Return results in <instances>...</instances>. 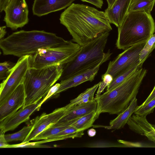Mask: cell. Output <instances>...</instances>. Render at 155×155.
I'll list each match as a JSON object with an SVG mask.
<instances>
[{"mask_svg":"<svg viewBox=\"0 0 155 155\" xmlns=\"http://www.w3.org/2000/svg\"><path fill=\"white\" fill-rule=\"evenodd\" d=\"M155 0H132L128 12H142L150 14Z\"/></svg>","mask_w":155,"mask_h":155,"instance_id":"23","label":"cell"},{"mask_svg":"<svg viewBox=\"0 0 155 155\" xmlns=\"http://www.w3.org/2000/svg\"><path fill=\"white\" fill-rule=\"evenodd\" d=\"M155 98V85L152 91L145 101L140 105V107H142L146 105L151 100Z\"/></svg>","mask_w":155,"mask_h":155,"instance_id":"35","label":"cell"},{"mask_svg":"<svg viewBox=\"0 0 155 155\" xmlns=\"http://www.w3.org/2000/svg\"><path fill=\"white\" fill-rule=\"evenodd\" d=\"M118 144L103 141H97L90 143L87 147H121Z\"/></svg>","mask_w":155,"mask_h":155,"instance_id":"32","label":"cell"},{"mask_svg":"<svg viewBox=\"0 0 155 155\" xmlns=\"http://www.w3.org/2000/svg\"><path fill=\"white\" fill-rule=\"evenodd\" d=\"M100 83V81L87 89L77 97L71 100L70 103L64 107L66 110H69L77 105L93 100L94 93L98 88Z\"/></svg>","mask_w":155,"mask_h":155,"instance_id":"20","label":"cell"},{"mask_svg":"<svg viewBox=\"0 0 155 155\" xmlns=\"http://www.w3.org/2000/svg\"><path fill=\"white\" fill-rule=\"evenodd\" d=\"M132 0H116L112 6L105 12L110 23L118 27L127 14Z\"/></svg>","mask_w":155,"mask_h":155,"instance_id":"17","label":"cell"},{"mask_svg":"<svg viewBox=\"0 0 155 155\" xmlns=\"http://www.w3.org/2000/svg\"><path fill=\"white\" fill-rule=\"evenodd\" d=\"M109 32L102 34L86 44L81 46L76 55L63 65L59 80L67 79L72 76L93 68L105 57L104 52Z\"/></svg>","mask_w":155,"mask_h":155,"instance_id":"5","label":"cell"},{"mask_svg":"<svg viewBox=\"0 0 155 155\" xmlns=\"http://www.w3.org/2000/svg\"><path fill=\"white\" fill-rule=\"evenodd\" d=\"M147 73L142 67L112 90L95 97L97 116L104 113L118 115L126 109L136 97Z\"/></svg>","mask_w":155,"mask_h":155,"instance_id":"3","label":"cell"},{"mask_svg":"<svg viewBox=\"0 0 155 155\" xmlns=\"http://www.w3.org/2000/svg\"><path fill=\"white\" fill-rule=\"evenodd\" d=\"M101 78L102 81H100L95 97L99 96L105 88L111 83L113 79L112 76L108 74L104 73L103 74Z\"/></svg>","mask_w":155,"mask_h":155,"instance_id":"30","label":"cell"},{"mask_svg":"<svg viewBox=\"0 0 155 155\" xmlns=\"http://www.w3.org/2000/svg\"><path fill=\"white\" fill-rule=\"evenodd\" d=\"M108 3V8L111 7L116 0H106Z\"/></svg>","mask_w":155,"mask_h":155,"instance_id":"40","label":"cell"},{"mask_svg":"<svg viewBox=\"0 0 155 155\" xmlns=\"http://www.w3.org/2000/svg\"><path fill=\"white\" fill-rule=\"evenodd\" d=\"M142 65L140 63L134 65L114 78L111 83L107 87L106 91H110L119 85L137 70L142 68Z\"/></svg>","mask_w":155,"mask_h":155,"instance_id":"25","label":"cell"},{"mask_svg":"<svg viewBox=\"0 0 155 155\" xmlns=\"http://www.w3.org/2000/svg\"><path fill=\"white\" fill-rule=\"evenodd\" d=\"M155 108V98L146 105L142 107L137 106L134 114L140 116H146L152 113Z\"/></svg>","mask_w":155,"mask_h":155,"instance_id":"28","label":"cell"},{"mask_svg":"<svg viewBox=\"0 0 155 155\" xmlns=\"http://www.w3.org/2000/svg\"><path fill=\"white\" fill-rule=\"evenodd\" d=\"M63 65L41 68L30 67L23 81L25 95L23 107L37 103L45 97L50 89L59 80Z\"/></svg>","mask_w":155,"mask_h":155,"instance_id":"6","label":"cell"},{"mask_svg":"<svg viewBox=\"0 0 155 155\" xmlns=\"http://www.w3.org/2000/svg\"><path fill=\"white\" fill-rule=\"evenodd\" d=\"M137 100L135 97L126 109L118 114L115 119L110 121L109 126H105L104 127L109 130H118L123 128L134 113L137 106Z\"/></svg>","mask_w":155,"mask_h":155,"instance_id":"19","label":"cell"},{"mask_svg":"<svg viewBox=\"0 0 155 155\" xmlns=\"http://www.w3.org/2000/svg\"><path fill=\"white\" fill-rule=\"evenodd\" d=\"M74 0H35L32 12L38 17L59 11L69 7Z\"/></svg>","mask_w":155,"mask_h":155,"instance_id":"15","label":"cell"},{"mask_svg":"<svg viewBox=\"0 0 155 155\" xmlns=\"http://www.w3.org/2000/svg\"><path fill=\"white\" fill-rule=\"evenodd\" d=\"M84 131H78L74 127L70 126L55 135L46 140L47 142L67 138L81 137L84 134Z\"/></svg>","mask_w":155,"mask_h":155,"instance_id":"24","label":"cell"},{"mask_svg":"<svg viewBox=\"0 0 155 155\" xmlns=\"http://www.w3.org/2000/svg\"><path fill=\"white\" fill-rule=\"evenodd\" d=\"M43 99L37 103L22 107L16 112L0 121V132L4 133L15 129L22 123L27 121L36 110H39Z\"/></svg>","mask_w":155,"mask_h":155,"instance_id":"11","label":"cell"},{"mask_svg":"<svg viewBox=\"0 0 155 155\" xmlns=\"http://www.w3.org/2000/svg\"><path fill=\"white\" fill-rule=\"evenodd\" d=\"M16 63L5 61L0 63V80L5 79L10 74Z\"/></svg>","mask_w":155,"mask_h":155,"instance_id":"29","label":"cell"},{"mask_svg":"<svg viewBox=\"0 0 155 155\" xmlns=\"http://www.w3.org/2000/svg\"><path fill=\"white\" fill-rule=\"evenodd\" d=\"M60 86V83H57L52 87L49 90L46 96L43 99L41 105L48 98L53 96L54 94L58 91Z\"/></svg>","mask_w":155,"mask_h":155,"instance_id":"33","label":"cell"},{"mask_svg":"<svg viewBox=\"0 0 155 155\" xmlns=\"http://www.w3.org/2000/svg\"><path fill=\"white\" fill-rule=\"evenodd\" d=\"M96 111H93L78 118L71 126L80 131H84L91 127L93 126L95 121L99 117Z\"/></svg>","mask_w":155,"mask_h":155,"instance_id":"22","label":"cell"},{"mask_svg":"<svg viewBox=\"0 0 155 155\" xmlns=\"http://www.w3.org/2000/svg\"><path fill=\"white\" fill-rule=\"evenodd\" d=\"M83 2H86L91 3L97 7L101 8L103 4L102 0H81Z\"/></svg>","mask_w":155,"mask_h":155,"instance_id":"34","label":"cell"},{"mask_svg":"<svg viewBox=\"0 0 155 155\" xmlns=\"http://www.w3.org/2000/svg\"><path fill=\"white\" fill-rule=\"evenodd\" d=\"M59 20L71 40L81 46L112 29L105 12L83 4L72 3L61 13Z\"/></svg>","mask_w":155,"mask_h":155,"instance_id":"1","label":"cell"},{"mask_svg":"<svg viewBox=\"0 0 155 155\" xmlns=\"http://www.w3.org/2000/svg\"><path fill=\"white\" fill-rule=\"evenodd\" d=\"M4 133L0 132V148H7L9 144L6 140Z\"/></svg>","mask_w":155,"mask_h":155,"instance_id":"36","label":"cell"},{"mask_svg":"<svg viewBox=\"0 0 155 155\" xmlns=\"http://www.w3.org/2000/svg\"><path fill=\"white\" fill-rule=\"evenodd\" d=\"M87 133L89 136L93 137L96 135V131L94 129L91 128L88 130Z\"/></svg>","mask_w":155,"mask_h":155,"instance_id":"39","label":"cell"},{"mask_svg":"<svg viewBox=\"0 0 155 155\" xmlns=\"http://www.w3.org/2000/svg\"><path fill=\"white\" fill-rule=\"evenodd\" d=\"M66 111L64 107L55 109L51 113H43L34 121L32 128L25 139L22 142H29L38 134L58 122Z\"/></svg>","mask_w":155,"mask_h":155,"instance_id":"12","label":"cell"},{"mask_svg":"<svg viewBox=\"0 0 155 155\" xmlns=\"http://www.w3.org/2000/svg\"><path fill=\"white\" fill-rule=\"evenodd\" d=\"M146 43L135 45L124 50L109 62L105 74L111 75L114 78L134 65L140 64V54Z\"/></svg>","mask_w":155,"mask_h":155,"instance_id":"9","label":"cell"},{"mask_svg":"<svg viewBox=\"0 0 155 155\" xmlns=\"http://www.w3.org/2000/svg\"><path fill=\"white\" fill-rule=\"evenodd\" d=\"M50 147L38 143L37 142L30 143L29 142H22L20 144H8L7 148H49Z\"/></svg>","mask_w":155,"mask_h":155,"instance_id":"31","label":"cell"},{"mask_svg":"<svg viewBox=\"0 0 155 155\" xmlns=\"http://www.w3.org/2000/svg\"><path fill=\"white\" fill-rule=\"evenodd\" d=\"M4 11L3 20L12 30L22 28L28 22V10L25 0H10Z\"/></svg>","mask_w":155,"mask_h":155,"instance_id":"10","label":"cell"},{"mask_svg":"<svg viewBox=\"0 0 155 155\" xmlns=\"http://www.w3.org/2000/svg\"><path fill=\"white\" fill-rule=\"evenodd\" d=\"M33 125L32 124L24 127L19 131L12 134H5V136L8 142L19 140L23 142L31 132Z\"/></svg>","mask_w":155,"mask_h":155,"instance_id":"26","label":"cell"},{"mask_svg":"<svg viewBox=\"0 0 155 155\" xmlns=\"http://www.w3.org/2000/svg\"><path fill=\"white\" fill-rule=\"evenodd\" d=\"M30 55L19 58L7 77L0 84V104L3 103L17 87L23 83L30 67Z\"/></svg>","mask_w":155,"mask_h":155,"instance_id":"8","label":"cell"},{"mask_svg":"<svg viewBox=\"0 0 155 155\" xmlns=\"http://www.w3.org/2000/svg\"><path fill=\"white\" fill-rule=\"evenodd\" d=\"M97 102L94 98L93 100L77 105L67 110L57 123H63L75 120L93 111H96Z\"/></svg>","mask_w":155,"mask_h":155,"instance_id":"18","label":"cell"},{"mask_svg":"<svg viewBox=\"0 0 155 155\" xmlns=\"http://www.w3.org/2000/svg\"><path fill=\"white\" fill-rule=\"evenodd\" d=\"M6 26H1L0 27V40L3 38L6 33Z\"/></svg>","mask_w":155,"mask_h":155,"instance_id":"38","label":"cell"},{"mask_svg":"<svg viewBox=\"0 0 155 155\" xmlns=\"http://www.w3.org/2000/svg\"><path fill=\"white\" fill-rule=\"evenodd\" d=\"M116 45L125 50L135 45L146 43L155 31V23L150 14L128 12L118 27Z\"/></svg>","mask_w":155,"mask_h":155,"instance_id":"4","label":"cell"},{"mask_svg":"<svg viewBox=\"0 0 155 155\" xmlns=\"http://www.w3.org/2000/svg\"><path fill=\"white\" fill-rule=\"evenodd\" d=\"M76 120L64 123H57L38 134L32 140L48 139L71 126Z\"/></svg>","mask_w":155,"mask_h":155,"instance_id":"21","label":"cell"},{"mask_svg":"<svg viewBox=\"0 0 155 155\" xmlns=\"http://www.w3.org/2000/svg\"><path fill=\"white\" fill-rule=\"evenodd\" d=\"M81 46L70 40L60 47L40 49L36 53L30 55V67L41 68L57 65H63L76 55Z\"/></svg>","mask_w":155,"mask_h":155,"instance_id":"7","label":"cell"},{"mask_svg":"<svg viewBox=\"0 0 155 155\" xmlns=\"http://www.w3.org/2000/svg\"><path fill=\"white\" fill-rule=\"evenodd\" d=\"M25 98L24 86L22 83L17 87L6 100L0 104V121L23 107Z\"/></svg>","mask_w":155,"mask_h":155,"instance_id":"14","label":"cell"},{"mask_svg":"<svg viewBox=\"0 0 155 155\" xmlns=\"http://www.w3.org/2000/svg\"><path fill=\"white\" fill-rule=\"evenodd\" d=\"M112 54V53L109 50L103 60L95 67L74 75L67 79L61 81L60 87L53 95H56L85 82L92 81L97 74L101 66L109 59Z\"/></svg>","mask_w":155,"mask_h":155,"instance_id":"13","label":"cell"},{"mask_svg":"<svg viewBox=\"0 0 155 155\" xmlns=\"http://www.w3.org/2000/svg\"><path fill=\"white\" fill-rule=\"evenodd\" d=\"M155 49V34L152 35L146 43L140 54V64L143 65L151 53Z\"/></svg>","mask_w":155,"mask_h":155,"instance_id":"27","label":"cell"},{"mask_svg":"<svg viewBox=\"0 0 155 155\" xmlns=\"http://www.w3.org/2000/svg\"><path fill=\"white\" fill-rule=\"evenodd\" d=\"M154 128H155V125H154Z\"/></svg>","mask_w":155,"mask_h":155,"instance_id":"41","label":"cell"},{"mask_svg":"<svg viewBox=\"0 0 155 155\" xmlns=\"http://www.w3.org/2000/svg\"><path fill=\"white\" fill-rule=\"evenodd\" d=\"M68 41L44 30H21L0 40V48L3 55L20 58L35 54L40 49L62 46Z\"/></svg>","mask_w":155,"mask_h":155,"instance_id":"2","label":"cell"},{"mask_svg":"<svg viewBox=\"0 0 155 155\" xmlns=\"http://www.w3.org/2000/svg\"><path fill=\"white\" fill-rule=\"evenodd\" d=\"M127 124L132 131L146 136L148 140L155 143L154 126L148 121L146 116L134 114L129 118Z\"/></svg>","mask_w":155,"mask_h":155,"instance_id":"16","label":"cell"},{"mask_svg":"<svg viewBox=\"0 0 155 155\" xmlns=\"http://www.w3.org/2000/svg\"><path fill=\"white\" fill-rule=\"evenodd\" d=\"M10 0H0V12L5 10Z\"/></svg>","mask_w":155,"mask_h":155,"instance_id":"37","label":"cell"}]
</instances>
